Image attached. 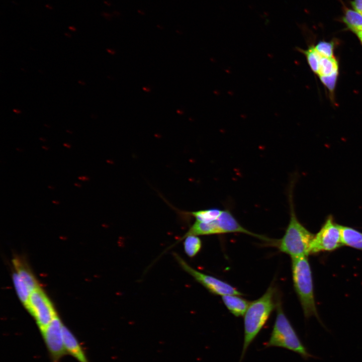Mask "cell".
Segmentation results:
<instances>
[{"mask_svg": "<svg viewBox=\"0 0 362 362\" xmlns=\"http://www.w3.org/2000/svg\"><path fill=\"white\" fill-rule=\"evenodd\" d=\"M275 292L274 287L270 286L260 298L250 303L244 315V341L240 362L277 306Z\"/></svg>", "mask_w": 362, "mask_h": 362, "instance_id": "1", "label": "cell"}, {"mask_svg": "<svg viewBox=\"0 0 362 362\" xmlns=\"http://www.w3.org/2000/svg\"><path fill=\"white\" fill-rule=\"evenodd\" d=\"M292 270L294 289L305 317L308 318L314 316L321 322L316 306L312 272L307 256L292 258Z\"/></svg>", "mask_w": 362, "mask_h": 362, "instance_id": "2", "label": "cell"}, {"mask_svg": "<svg viewBox=\"0 0 362 362\" xmlns=\"http://www.w3.org/2000/svg\"><path fill=\"white\" fill-rule=\"evenodd\" d=\"M265 347H279L299 354L305 359L314 357L301 341L285 314L280 301L277 303V316L269 340Z\"/></svg>", "mask_w": 362, "mask_h": 362, "instance_id": "3", "label": "cell"}, {"mask_svg": "<svg viewBox=\"0 0 362 362\" xmlns=\"http://www.w3.org/2000/svg\"><path fill=\"white\" fill-rule=\"evenodd\" d=\"M290 197V219L285 233L278 241L279 250L291 258L308 256L314 235L306 228L297 219Z\"/></svg>", "mask_w": 362, "mask_h": 362, "instance_id": "4", "label": "cell"}, {"mask_svg": "<svg viewBox=\"0 0 362 362\" xmlns=\"http://www.w3.org/2000/svg\"><path fill=\"white\" fill-rule=\"evenodd\" d=\"M341 242L339 224L328 216L320 230L314 235L310 248V254L322 251H332L339 248Z\"/></svg>", "mask_w": 362, "mask_h": 362, "instance_id": "5", "label": "cell"}, {"mask_svg": "<svg viewBox=\"0 0 362 362\" xmlns=\"http://www.w3.org/2000/svg\"><path fill=\"white\" fill-rule=\"evenodd\" d=\"M25 307L35 319L40 330L57 316L51 301L40 287L31 293Z\"/></svg>", "mask_w": 362, "mask_h": 362, "instance_id": "6", "label": "cell"}, {"mask_svg": "<svg viewBox=\"0 0 362 362\" xmlns=\"http://www.w3.org/2000/svg\"><path fill=\"white\" fill-rule=\"evenodd\" d=\"M174 255L183 269L212 294L221 296L226 295H243L240 292L231 285L215 277L197 270L189 265L177 254L174 253Z\"/></svg>", "mask_w": 362, "mask_h": 362, "instance_id": "7", "label": "cell"}, {"mask_svg": "<svg viewBox=\"0 0 362 362\" xmlns=\"http://www.w3.org/2000/svg\"><path fill=\"white\" fill-rule=\"evenodd\" d=\"M63 326L61 321L56 316L45 328L40 330L51 362H60L67 354L63 339Z\"/></svg>", "mask_w": 362, "mask_h": 362, "instance_id": "8", "label": "cell"}, {"mask_svg": "<svg viewBox=\"0 0 362 362\" xmlns=\"http://www.w3.org/2000/svg\"><path fill=\"white\" fill-rule=\"evenodd\" d=\"M215 234L242 233L259 239L269 241V239L264 236L254 233L242 227L228 210H224L219 218L213 221Z\"/></svg>", "mask_w": 362, "mask_h": 362, "instance_id": "9", "label": "cell"}, {"mask_svg": "<svg viewBox=\"0 0 362 362\" xmlns=\"http://www.w3.org/2000/svg\"><path fill=\"white\" fill-rule=\"evenodd\" d=\"M62 335L67 354L71 355L78 362H89L77 339L64 325L62 328Z\"/></svg>", "mask_w": 362, "mask_h": 362, "instance_id": "10", "label": "cell"}, {"mask_svg": "<svg viewBox=\"0 0 362 362\" xmlns=\"http://www.w3.org/2000/svg\"><path fill=\"white\" fill-rule=\"evenodd\" d=\"M236 295L222 296V301L228 310L235 316L244 315L250 303L246 299Z\"/></svg>", "mask_w": 362, "mask_h": 362, "instance_id": "11", "label": "cell"}, {"mask_svg": "<svg viewBox=\"0 0 362 362\" xmlns=\"http://www.w3.org/2000/svg\"><path fill=\"white\" fill-rule=\"evenodd\" d=\"M339 226L343 245L362 251V233L351 227Z\"/></svg>", "mask_w": 362, "mask_h": 362, "instance_id": "12", "label": "cell"}, {"mask_svg": "<svg viewBox=\"0 0 362 362\" xmlns=\"http://www.w3.org/2000/svg\"><path fill=\"white\" fill-rule=\"evenodd\" d=\"M16 273L26 284L31 292L39 288V285L28 266L19 258L13 260Z\"/></svg>", "mask_w": 362, "mask_h": 362, "instance_id": "13", "label": "cell"}, {"mask_svg": "<svg viewBox=\"0 0 362 362\" xmlns=\"http://www.w3.org/2000/svg\"><path fill=\"white\" fill-rule=\"evenodd\" d=\"M342 5L343 15L341 21L346 28L355 34L362 31V15L354 10L347 8L343 3Z\"/></svg>", "mask_w": 362, "mask_h": 362, "instance_id": "14", "label": "cell"}, {"mask_svg": "<svg viewBox=\"0 0 362 362\" xmlns=\"http://www.w3.org/2000/svg\"><path fill=\"white\" fill-rule=\"evenodd\" d=\"M339 71L338 62L336 58L321 57L317 75L320 77L332 74Z\"/></svg>", "mask_w": 362, "mask_h": 362, "instance_id": "15", "label": "cell"}, {"mask_svg": "<svg viewBox=\"0 0 362 362\" xmlns=\"http://www.w3.org/2000/svg\"><path fill=\"white\" fill-rule=\"evenodd\" d=\"M223 211L216 208L202 210L192 212H187L196 219V221L203 223H210L216 220Z\"/></svg>", "mask_w": 362, "mask_h": 362, "instance_id": "16", "label": "cell"}, {"mask_svg": "<svg viewBox=\"0 0 362 362\" xmlns=\"http://www.w3.org/2000/svg\"><path fill=\"white\" fill-rule=\"evenodd\" d=\"M297 50L305 56L310 69L317 75L321 56L315 50L314 45L309 46L306 49L297 48Z\"/></svg>", "mask_w": 362, "mask_h": 362, "instance_id": "17", "label": "cell"}, {"mask_svg": "<svg viewBox=\"0 0 362 362\" xmlns=\"http://www.w3.org/2000/svg\"><path fill=\"white\" fill-rule=\"evenodd\" d=\"M13 280L18 297L25 306L28 302L31 292L26 284L16 272L13 274Z\"/></svg>", "mask_w": 362, "mask_h": 362, "instance_id": "18", "label": "cell"}, {"mask_svg": "<svg viewBox=\"0 0 362 362\" xmlns=\"http://www.w3.org/2000/svg\"><path fill=\"white\" fill-rule=\"evenodd\" d=\"M185 238L184 246L186 253L190 257L195 256L202 247L200 238L196 235H189Z\"/></svg>", "mask_w": 362, "mask_h": 362, "instance_id": "19", "label": "cell"}, {"mask_svg": "<svg viewBox=\"0 0 362 362\" xmlns=\"http://www.w3.org/2000/svg\"><path fill=\"white\" fill-rule=\"evenodd\" d=\"M335 44V43L333 40L331 41L321 40L314 46L321 56L332 58L334 57Z\"/></svg>", "mask_w": 362, "mask_h": 362, "instance_id": "20", "label": "cell"}, {"mask_svg": "<svg viewBox=\"0 0 362 362\" xmlns=\"http://www.w3.org/2000/svg\"><path fill=\"white\" fill-rule=\"evenodd\" d=\"M339 71L332 74L319 77L322 83L328 90L331 100L334 99V94L336 85Z\"/></svg>", "mask_w": 362, "mask_h": 362, "instance_id": "21", "label": "cell"}, {"mask_svg": "<svg viewBox=\"0 0 362 362\" xmlns=\"http://www.w3.org/2000/svg\"><path fill=\"white\" fill-rule=\"evenodd\" d=\"M350 4L353 9L362 15V0H353Z\"/></svg>", "mask_w": 362, "mask_h": 362, "instance_id": "22", "label": "cell"}, {"mask_svg": "<svg viewBox=\"0 0 362 362\" xmlns=\"http://www.w3.org/2000/svg\"><path fill=\"white\" fill-rule=\"evenodd\" d=\"M78 179L83 182H87L89 180V177L87 176L81 175L78 177Z\"/></svg>", "mask_w": 362, "mask_h": 362, "instance_id": "23", "label": "cell"}, {"mask_svg": "<svg viewBox=\"0 0 362 362\" xmlns=\"http://www.w3.org/2000/svg\"><path fill=\"white\" fill-rule=\"evenodd\" d=\"M355 35L362 45V31L356 33Z\"/></svg>", "mask_w": 362, "mask_h": 362, "instance_id": "24", "label": "cell"}, {"mask_svg": "<svg viewBox=\"0 0 362 362\" xmlns=\"http://www.w3.org/2000/svg\"><path fill=\"white\" fill-rule=\"evenodd\" d=\"M68 29L73 32L76 31V28L73 26H70L68 27Z\"/></svg>", "mask_w": 362, "mask_h": 362, "instance_id": "25", "label": "cell"}, {"mask_svg": "<svg viewBox=\"0 0 362 362\" xmlns=\"http://www.w3.org/2000/svg\"><path fill=\"white\" fill-rule=\"evenodd\" d=\"M45 7H46L47 9H49V10H52L53 9V7H52V6H51L50 5H49V4H46V5H45Z\"/></svg>", "mask_w": 362, "mask_h": 362, "instance_id": "26", "label": "cell"}, {"mask_svg": "<svg viewBox=\"0 0 362 362\" xmlns=\"http://www.w3.org/2000/svg\"><path fill=\"white\" fill-rule=\"evenodd\" d=\"M63 146L68 149H70L71 147V145L69 144L66 143H63Z\"/></svg>", "mask_w": 362, "mask_h": 362, "instance_id": "27", "label": "cell"}, {"mask_svg": "<svg viewBox=\"0 0 362 362\" xmlns=\"http://www.w3.org/2000/svg\"><path fill=\"white\" fill-rule=\"evenodd\" d=\"M74 186L77 187V188H80L81 187V184L78 183H74Z\"/></svg>", "mask_w": 362, "mask_h": 362, "instance_id": "28", "label": "cell"}, {"mask_svg": "<svg viewBox=\"0 0 362 362\" xmlns=\"http://www.w3.org/2000/svg\"><path fill=\"white\" fill-rule=\"evenodd\" d=\"M52 202L54 204H55V205H58V204H59V203H60V202H59V201H56V200H53V201H52Z\"/></svg>", "mask_w": 362, "mask_h": 362, "instance_id": "29", "label": "cell"}, {"mask_svg": "<svg viewBox=\"0 0 362 362\" xmlns=\"http://www.w3.org/2000/svg\"><path fill=\"white\" fill-rule=\"evenodd\" d=\"M13 111L17 114H19L21 113V111L17 109H14Z\"/></svg>", "mask_w": 362, "mask_h": 362, "instance_id": "30", "label": "cell"}, {"mask_svg": "<svg viewBox=\"0 0 362 362\" xmlns=\"http://www.w3.org/2000/svg\"><path fill=\"white\" fill-rule=\"evenodd\" d=\"M42 148L44 149L45 150H48L49 148L48 147H46V146H42Z\"/></svg>", "mask_w": 362, "mask_h": 362, "instance_id": "31", "label": "cell"}, {"mask_svg": "<svg viewBox=\"0 0 362 362\" xmlns=\"http://www.w3.org/2000/svg\"><path fill=\"white\" fill-rule=\"evenodd\" d=\"M64 35H65L66 36L68 37H71V35H70L69 33H64Z\"/></svg>", "mask_w": 362, "mask_h": 362, "instance_id": "32", "label": "cell"}, {"mask_svg": "<svg viewBox=\"0 0 362 362\" xmlns=\"http://www.w3.org/2000/svg\"><path fill=\"white\" fill-rule=\"evenodd\" d=\"M48 188L49 189H51V190H53V189H54V188H53V187H52V186H48Z\"/></svg>", "mask_w": 362, "mask_h": 362, "instance_id": "33", "label": "cell"}, {"mask_svg": "<svg viewBox=\"0 0 362 362\" xmlns=\"http://www.w3.org/2000/svg\"><path fill=\"white\" fill-rule=\"evenodd\" d=\"M39 139L42 141H45L46 140L44 138H43L42 137L40 138Z\"/></svg>", "mask_w": 362, "mask_h": 362, "instance_id": "34", "label": "cell"}, {"mask_svg": "<svg viewBox=\"0 0 362 362\" xmlns=\"http://www.w3.org/2000/svg\"><path fill=\"white\" fill-rule=\"evenodd\" d=\"M78 82H79L80 83H81V84H84V83L82 82H81V81H79Z\"/></svg>", "mask_w": 362, "mask_h": 362, "instance_id": "35", "label": "cell"}, {"mask_svg": "<svg viewBox=\"0 0 362 362\" xmlns=\"http://www.w3.org/2000/svg\"><path fill=\"white\" fill-rule=\"evenodd\" d=\"M66 132H69V133H72L71 132H70V131H68V130H67Z\"/></svg>", "mask_w": 362, "mask_h": 362, "instance_id": "36", "label": "cell"}]
</instances>
